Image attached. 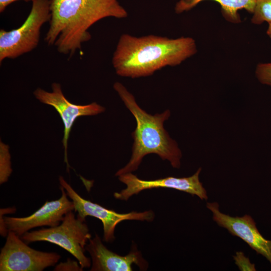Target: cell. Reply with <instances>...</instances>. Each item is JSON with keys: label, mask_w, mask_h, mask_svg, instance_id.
I'll return each instance as SVG.
<instances>
[{"label": "cell", "mask_w": 271, "mask_h": 271, "mask_svg": "<svg viewBox=\"0 0 271 271\" xmlns=\"http://www.w3.org/2000/svg\"><path fill=\"white\" fill-rule=\"evenodd\" d=\"M60 186L63 187L68 196L73 203L77 217L83 220L90 216L99 219L102 223L103 240L107 242L115 239L114 231L117 225L125 220L152 221L155 214L151 210L142 212L132 211L127 213H119L107 209L98 204L86 200L81 197L62 176L59 178Z\"/></svg>", "instance_id": "52a82bcc"}, {"label": "cell", "mask_w": 271, "mask_h": 271, "mask_svg": "<svg viewBox=\"0 0 271 271\" xmlns=\"http://www.w3.org/2000/svg\"><path fill=\"white\" fill-rule=\"evenodd\" d=\"M126 108L136 120L137 126L131 133L134 142L129 162L115 174L116 176L131 173L138 168L143 158L156 154L162 160L169 161L174 168L181 165V152L175 141L172 140L164 127V121L170 116L169 110L162 113L151 115L142 109L133 95L120 82L113 85Z\"/></svg>", "instance_id": "3957f363"}, {"label": "cell", "mask_w": 271, "mask_h": 271, "mask_svg": "<svg viewBox=\"0 0 271 271\" xmlns=\"http://www.w3.org/2000/svg\"><path fill=\"white\" fill-rule=\"evenodd\" d=\"M197 52L195 40L188 37L169 38L150 35L136 37L123 34L113 54L116 73L136 78L153 75L166 66L179 65Z\"/></svg>", "instance_id": "6da1fadb"}, {"label": "cell", "mask_w": 271, "mask_h": 271, "mask_svg": "<svg viewBox=\"0 0 271 271\" xmlns=\"http://www.w3.org/2000/svg\"><path fill=\"white\" fill-rule=\"evenodd\" d=\"M21 237L27 243L47 241L55 244L73 255L83 268L91 266V260L84 252L91 235L85 220L76 217L73 211L66 214L59 225L28 231Z\"/></svg>", "instance_id": "277c9868"}, {"label": "cell", "mask_w": 271, "mask_h": 271, "mask_svg": "<svg viewBox=\"0 0 271 271\" xmlns=\"http://www.w3.org/2000/svg\"><path fill=\"white\" fill-rule=\"evenodd\" d=\"M50 4L51 17L45 40L70 56L91 39L88 30L95 23L128 15L118 0H50Z\"/></svg>", "instance_id": "7a4b0ae2"}, {"label": "cell", "mask_w": 271, "mask_h": 271, "mask_svg": "<svg viewBox=\"0 0 271 271\" xmlns=\"http://www.w3.org/2000/svg\"><path fill=\"white\" fill-rule=\"evenodd\" d=\"M61 196L58 199L46 201L38 210L29 216L1 217V234L7 236L8 231L20 237L30 229L43 226L59 225L69 212L74 209L64 188L60 186Z\"/></svg>", "instance_id": "ba28073f"}, {"label": "cell", "mask_w": 271, "mask_h": 271, "mask_svg": "<svg viewBox=\"0 0 271 271\" xmlns=\"http://www.w3.org/2000/svg\"><path fill=\"white\" fill-rule=\"evenodd\" d=\"M206 0H179L175 6L177 14L188 11L200 3ZM219 3L224 18L229 22L237 24L241 22L238 11L244 9L253 13L256 0H212Z\"/></svg>", "instance_id": "4fadbf2b"}, {"label": "cell", "mask_w": 271, "mask_h": 271, "mask_svg": "<svg viewBox=\"0 0 271 271\" xmlns=\"http://www.w3.org/2000/svg\"><path fill=\"white\" fill-rule=\"evenodd\" d=\"M6 237L0 253L1 271H42L55 265L61 258L56 252L30 247L13 231H8Z\"/></svg>", "instance_id": "8992f818"}, {"label": "cell", "mask_w": 271, "mask_h": 271, "mask_svg": "<svg viewBox=\"0 0 271 271\" xmlns=\"http://www.w3.org/2000/svg\"><path fill=\"white\" fill-rule=\"evenodd\" d=\"M266 34L271 38V23L268 24V27L266 31Z\"/></svg>", "instance_id": "ffe728a7"}, {"label": "cell", "mask_w": 271, "mask_h": 271, "mask_svg": "<svg viewBox=\"0 0 271 271\" xmlns=\"http://www.w3.org/2000/svg\"><path fill=\"white\" fill-rule=\"evenodd\" d=\"M206 206L212 212L213 219L219 226L241 238L271 264V240L261 234L250 216L246 214L242 217H232L224 214L220 211L217 202L207 203Z\"/></svg>", "instance_id": "8fae6325"}, {"label": "cell", "mask_w": 271, "mask_h": 271, "mask_svg": "<svg viewBox=\"0 0 271 271\" xmlns=\"http://www.w3.org/2000/svg\"><path fill=\"white\" fill-rule=\"evenodd\" d=\"M50 0H34L31 11L18 28L0 30V63L6 59H16L32 51L39 42L42 26L51 17Z\"/></svg>", "instance_id": "5b68a950"}, {"label": "cell", "mask_w": 271, "mask_h": 271, "mask_svg": "<svg viewBox=\"0 0 271 271\" xmlns=\"http://www.w3.org/2000/svg\"><path fill=\"white\" fill-rule=\"evenodd\" d=\"M55 270H82L83 268L77 261L68 259L66 262H61L55 268Z\"/></svg>", "instance_id": "ac0fdd59"}, {"label": "cell", "mask_w": 271, "mask_h": 271, "mask_svg": "<svg viewBox=\"0 0 271 271\" xmlns=\"http://www.w3.org/2000/svg\"><path fill=\"white\" fill-rule=\"evenodd\" d=\"M18 1L33 2L34 0H0V13H3L10 5Z\"/></svg>", "instance_id": "d6986e66"}, {"label": "cell", "mask_w": 271, "mask_h": 271, "mask_svg": "<svg viewBox=\"0 0 271 271\" xmlns=\"http://www.w3.org/2000/svg\"><path fill=\"white\" fill-rule=\"evenodd\" d=\"M235 264L241 270H255L254 264L250 263L248 257H246L243 252H237L236 255L233 256Z\"/></svg>", "instance_id": "e0dca14e"}, {"label": "cell", "mask_w": 271, "mask_h": 271, "mask_svg": "<svg viewBox=\"0 0 271 271\" xmlns=\"http://www.w3.org/2000/svg\"><path fill=\"white\" fill-rule=\"evenodd\" d=\"M201 168H199L192 176L176 178L167 177L153 180H145L139 178L131 173L118 176L119 180L126 185V188L113 194L115 198L123 201L147 189L166 188L185 192L192 195H196L201 200L208 199L207 192L199 180Z\"/></svg>", "instance_id": "9c48e42d"}, {"label": "cell", "mask_w": 271, "mask_h": 271, "mask_svg": "<svg viewBox=\"0 0 271 271\" xmlns=\"http://www.w3.org/2000/svg\"><path fill=\"white\" fill-rule=\"evenodd\" d=\"M52 92H48L38 88L34 91V95L42 103L53 106L61 117L64 125L62 140L64 161L68 171L70 166L67 159V143L73 123L80 116L96 115L104 111L105 108L96 102L81 105L69 102L65 97L59 83H52Z\"/></svg>", "instance_id": "30bf717a"}, {"label": "cell", "mask_w": 271, "mask_h": 271, "mask_svg": "<svg viewBox=\"0 0 271 271\" xmlns=\"http://www.w3.org/2000/svg\"><path fill=\"white\" fill-rule=\"evenodd\" d=\"M255 73L261 83L271 86V62L258 64Z\"/></svg>", "instance_id": "2e32d148"}, {"label": "cell", "mask_w": 271, "mask_h": 271, "mask_svg": "<svg viewBox=\"0 0 271 271\" xmlns=\"http://www.w3.org/2000/svg\"><path fill=\"white\" fill-rule=\"evenodd\" d=\"M85 249L91 256V271H131L132 263L141 270L148 268V262L136 249L125 256L120 255L106 247L97 234L89 240Z\"/></svg>", "instance_id": "7c38bea8"}, {"label": "cell", "mask_w": 271, "mask_h": 271, "mask_svg": "<svg viewBox=\"0 0 271 271\" xmlns=\"http://www.w3.org/2000/svg\"><path fill=\"white\" fill-rule=\"evenodd\" d=\"M0 155V184H2L8 181L12 173V169L9 147L2 142H1Z\"/></svg>", "instance_id": "9a60e30c"}, {"label": "cell", "mask_w": 271, "mask_h": 271, "mask_svg": "<svg viewBox=\"0 0 271 271\" xmlns=\"http://www.w3.org/2000/svg\"><path fill=\"white\" fill-rule=\"evenodd\" d=\"M251 19L252 24L260 25L271 23V0H256Z\"/></svg>", "instance_id": "5bb4252c"}]
</instances>
